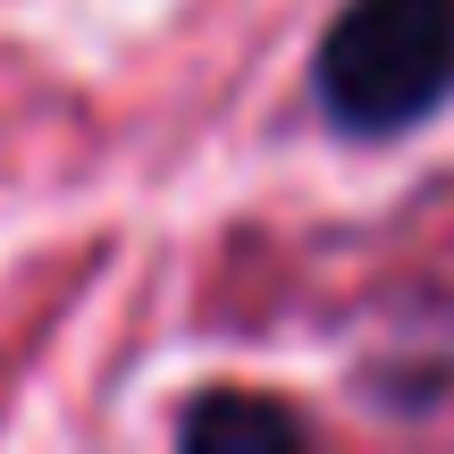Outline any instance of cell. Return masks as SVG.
<instances>
[{
  "label": "cell",
  "instance_id": "6da1fadb",
  "mask_svg": "<svg viewBox=\"0 0 454 454\" xmlns=\"http://www.w3.org/2000/svg\"><path fill=\"white\" fill-rule=\"evenodd\" d=\"M311 84L345 135L421 127L454 93V0H345Z\"/></svg>",
  "mask_w": 454,
  "mask_h": 454
},
{
  "label": "cell",
  "instance_id": "7a4b0ae2",
  "mask_svg": "<svg viewBox=\"0 0 454 454\" xmlns=\"http://www.w3.org/2000/svg\"><path fill=\"white\" fill-rule=\"evenodd\" d=\"M177 438L202 446V454H219V446H294L303 421L286 404H270V395H211V404H194L177 421Z\"/></svg>",
  "mask_w": 454,
  "mask_h": 454
}]
</instances>
